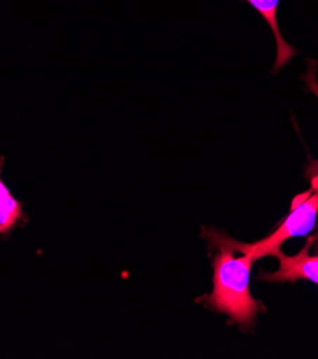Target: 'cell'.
I'll use <instances>...</instances> for the list:
<instances>
[{
	"instance_id": "6da1fadb",
	"label": "cell",
	"mask_w": 318,
	"mask_h": 359,
	"mask_svg": "<svg viewBox=\"0 0 318 359\" xmlns=\"http://www.w3.org/2000/svg\"><path fill=\"white\" fill-rule=\"evenodd\" d=\"M202 235L218 249V252L212 261L214 290L199 301L217 312L228 315L238 325H253L261 308L250 292V272L254 261L246 255L235 258L234 249L225 242L224 233L204 229Z\"/></svg>"
},
{
	"instance_id": "7a4b0ae2",
	"label": "cell",
	"mask_w": 318,
	"mask_h": 359,
	"mask_svg": "<svg viewBox=\"0 0 318 359\" xmlns=\"http://www.w3.org/2000/svg\"><path fill=\"white\" fill-rule=\"evenodd\" d=\"M312 187L315 192L312 194V191H308L298 195L293 201L291 212L286 221L270 236L256 243H238L237 241L224 235L228 246L246 257H250L253 261H257L268 255L272 257L277 250H279L281 243L286 242L287 239L310 233L315 225L318 213V175H315V177L312 179Z\"/></svg>"
},
{
	"instance_id": "3957f363",
	"label": "cell",
	"mask_w": 318,
	"mask_h": 359,
	"mask_svg": "<svg viewBox=\"0 0 318 359\" xmlns=\"http://www.w3.org/2000/svg\"><path fill=\"white\" fill-rule=\"evenodd\" d=\"M310 243L294 257H287L281 250L272 255L278 259L279 268L277 272L261 273L260 279L270 282H296L298 279H308L318 283V255L310 257L307 250Z\"/></svg>"
},
{
	"instance_id": "277c9868",
	"label": "cell",
	"mask_w": 318,
	"mask_h": 359,
	"mask_svg": "<svg viewBox=\"0 0 318 359\" xmlns=\"http://www.w3.org/2000/svg\"><path fill=\"white\" fill-rule=\"evenodd\" d=\"M239 2L249 4L254 11H257V13L267 22L271 32L274 33V38L277 41V55L272 72L277 74L282 66H286L297 55V49L286 42L278 26L279 0H239Z\"/></svg>"
},
{
	"instance_id": "5b68a950",
	"label": "cell",
	"mask_w": 318,
	"mask_h": 359,
	"mask_svg": "<svg viewBox=\"0 0 318 359\" xmlns=\"http://www.w3.org/2000/svg\"><path fill=\"white\" fill-rule=\"evenodd\" d=\"M4 162L5 158L0 156V236L8 239L16 228L27 224L29 217L23 210V203L13 196L11 189L4 182Z\"/></svg>"
},
{
	"instance_id": "8992f818",
	"label": "cell",
	"mask_w": 318,
	"mask_h": 359,
	"mask_svg": "<svg viewBox=\"0 0 318 359\" xmlns=\"http://www.w3.org/2000/svg\"><path fill=\"white\" fill-rule=\"evenodd\" d=\"M315 63L311 62V67L307 70V74L303 76V81L307 83L308 90H311L317 97H318V81H317V72H315ZM311 172H314L315 175H318V161L314 162L310 169Z\"/></svg>"
},
{
	"instance_id": "52a82bcc",
	"label": "cell",
	"mask_w": 318,
	"mask_h": 359,
	"mask_svg": "<svg viewBox=\"0 0 318 359\" xmlns=\"http://www.w3.org/2000/svg\"><path fill=\"white\" fill-rule=\"evenodd\" d=\"M317 249H318V248H317Z\"/></svg>"
}]
</instances>
